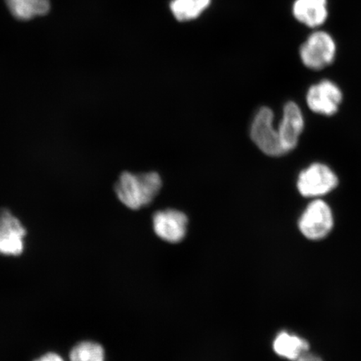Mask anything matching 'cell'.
I'll return each mask as SVG.
<instances>
[{"label": "cell", "mask_w": 361, "mask_h": 361, "mask_svg": "<svg viewBox=\"0 0 361 361\" xmlns=\"http://www.w3.org/2000/svg\"><path fill=\"white\" fill-rule=\"evenodd\" d=\"M295 361H322V360L314 355L304 354L301 357Z\"/></svg>", "instance_id": "2e32d148"}, {"label": "cell", "mask_w": 361, "mask_h": 361, "mask_svg": "<svg viewBox=\"0 0 361 361\" xmlns=\"http://www.w3.org/2000/svg\"><path fill=\"white\" fill-rule=\"evenodd\" d=\"M161 186L160 175L154 171L138 174L125 171L115 185V192L126 207L138 210L155 200Z\"/></svg>", "instance_id": "6da1fadb"}, {"label": "cell", "mask_w": 361, "mask_h": 361, "mask_svg": "<svg viewBox=\"0 0 361 361\" xmlns=\"http://www.w3.org/2000/svg\"><path fill=\"white\" fill-rule=\"evenodd\" d=\"M26 230L10 210H0V255L19 256L24 252Z\"/></svg>", "instance_id": "52a82bcc"}, {"label": "cell", "mask_w": 361, "mask_h": 361, "mask_svg": "<svg viewBox=\"0 0 361 361\" xmlns=\"http://www.w3.org/2000/svg\"><path fill=\"white\" fill-rule=\"evenodd\" d=\"M338 178L331 166L314 162L307 166L297 179L298 191L307 198H320L332 192L338 187Z\"/></svg>", "instance_id": "3957f363"}, {"label": "cell", "mask_w": 361, "mask_h": 361, "mask_svg": "<svg viewBox=\"0 0 361 361\" xmlns=\"http://www.w3.org/2000/svg\"><path fill=\"white\" fill-rule=\"evenodd\" d=\"M188 218L182 212L166 209L153 216V228L158 237L169 243L182 241L186 235Z\"/></svg>", "instance_id": "9c48e42d"}, {"label": "cell", "mask_w": 361, "mask_h": 361, "mask_svg": "<svg viewBox=\"0 0 361 361\" xmlns=\"http://www.w3.org/2000/svg\"><path fill=\"white\" fill-rule=\"evenodd\" d=\"M8 12L18 20L28 21L48 15L51 0H4Z\"/></svg>", "instance_id": "8fae6325"}, {"label": "cell", "mask_w": 361, "mask_h": 361, "mask_svg": "<svg viewBox=\"0 0 361 361\" xmlns=\"http://www.w3.org/2000/svg\"><path fill=\"white\" fill-rule=\"evenodd\" d=\"M292 13L300 24L317 30L329 19V0H295Z\"/></svg>", "instance_id": "30bf717a"}, {"label": "cell", "mask_w": 361, "mask_h": 361, "mask_svg": "<svg viewBox=\"0 0 361 361\" xmlns=\"http://www.w3.org/2000/svg\"><path fill=\"white\" fill-rule=\"evenodd\" d=\"M35 361H65V360L63 359L61 356L59 355L58 354L48 353L42 356V357L35 360Z\"/></svg>", "instance_id": "9a60e30c"}, {"label": "cell", "mask_w": 361, "mask_h": 361, "mask_svg": "<svg viewBox=\"0 0 361 361\" xmlns=\"http://www.w3.org/2000/svg\"><path fill=\"white\" fill-rule=\"evenodd\" d=\"M305 128L303 113L295 102H288L283 107V117L278 133L286 154L295 150Z\"/></svg>", "instance_id": "ba28073f"}, {"label": "cell", "mask_w": 361, "mask_h": 361, "mask_svg": "<svg viewBox=\"0 0 361 361\" xmlns=\"http://www.w3.org/2000/svg\"><path fill=\"white\" fill-rule=\"evenodd\" d=\"M309 348L308 342L304 338L287 332L279 334L274 342L275 353L292 360L301 357Z\"/></svg>", "instance_id": "7c38bea8"}, {"label": "cell", "mask_w": 361, "mask_h": 361, "mask_svg": "<svg viewBox=\"0 0 361 361\" xmlns=\"http://www.w3.org/2000/svg\"><path fill=\"white\" fill-rule=\"evenodd\" d=\"M211 3L212 0H171L170 11L176 20L188 22L200 18Z\"/></svg>", "instance_id": "4fadbf2b"}, {"label": "cell", "mask_w": 361, "mask_h": 361, "mask_svg": "<svg viewBox=\"0 0 361 361\" xmlns=\"http://www.w3.org/2000/svg\"><path fill=\"white\" fill-rule=\"evenodd\" d=\"M337 44L328 31L314 30L300 48V56L303 65L312 71H322L336 61Z\"/></svg>", "instance_id": "7a4b0ae2"}, {"label": "cell", "mask_w": 361, "mask_h": 361, "mask_svg": "<svg viewBox=\"0 0 361 361\" xmlns=\"http://www.w3.org/2000/svg\"><path fill=\"white\" fill-rule=\"evenodd\" d=\"M70 361H105V350L97 343L80 342L71 350Z\"/></svg>", "instance_id": "5bb4252c"}, {"label": "cell", "mask_w": 361, "mask_h": 361, "mask_svg": "<svg viewBox=\"0 0 361 361\" xmlns=\"http://www.w3.org/2000/svg\"><path fill=\"white\" fill-rule=\"evenodd\" d=\"M334 227L331 207L326 202L316 198L309 203L299 220V228L310 240L326 238Z\"/></svg>", "instance_id": "277c9868"}, {"label": "cell", "mask_w": 361, "mask_h": 361, "mask_svg": "<svg viewBox=\"0 0 361 361\" xmlns=\"http://www.w3.org/2000/svg\"><path fill=\"white\" fill-rule=\"evenodd\" d=\"M274 112L269 107H262L256 113L250 129L252 141L264 154L269 157L286 155L279 139L278 129L273 126Z\"/></svg>", "instance_id": "5b68a950"}, {"label": "cell", "mask_w": 361, "mask_h": 361, "mask_svg": "<svg viewBox=\"0 0 361 361\" xmlns=\"http://www.w3.org/2000/svg\"><path fill=\"white\" fill-rule=\"evenodd\" d=\"M343 102V92L333 80L324 79L311 85L306 94V103L316 114L336 115Z\"/></svg>", "instance_id": "8992f818"}]
</instances>
